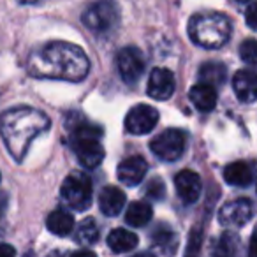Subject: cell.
Segmentation results:
<instances>
[{
  "instance_id": "9c48e42d",
  "label": "cell",
  "mask_w": 257,
  "mask_h": 257,
  "mask_svg": "<svg viewBox=\"0 0 257 257\" xmlns=\"http://www.w3.org/2000/svg\"><path fill=\"white\" fill-rule=\"evenodd\" d=\"M145 57L138 48L134 46H125L118 51L116 55V67L118 72H120L121 79L128 85L136 83L138 79L143 76L145 72Z\"/></svg>"
},
{
  "instance_id": "277c9868",
  "label": "cell",
  "mask_w": 257,
  "mask_h": 257,
  "mask_svg": "<svg viewBox=\"0 0 257 257\" xmlns=\"http://www.w3.org/2000/svg\"><path fill=\"white\" fill-rule=\"evenodd\" d=\"M232 32L231 22L220 13H201L190 18L189 36L194 44L206 50H218L229 41Z\"/></svg>"
},
{
  "instance_id": "5b68a950",
  "label": "cell",
  "mask_w": 257,
  "mask_h": 257,
  "mask_svg": "<svg viewBox=\"0 0 257 257\" xmlns=\"http://www.w3.org/2000/svg\"><path fill=\"white\" fill-rule=\"evenodd\" d=\"M60 197L65 206L74 211H85L92 203V180L81 171H74L64 180Z\"/></svg>"
},
{
  "instance_id": "9a60e30c",
  "label": "cell",
  "mask_w": 257,
  "mask_h": 257,
  "mask_svg": "<svg viewBox=\"0 0 257 257\" xmlns=\"http://www.w3.org/2000/svg\"><path fill=\"white\" fill-rule=\"evenodd\" d=\"M232 88H234V93L238 97V100L245 104H252L255 100L257 95V85H255V74L253 71H248V69H243V71H238L232 78Z\"/></svg>"
},
{
  "instance_id": "f1b7e54d",
  "label": "cell",
  "mask_w": 257,
  "mask_h": 257,
  "mask_svg": "<svg viewBox=\"0 0 257 257\" xmlns=\"http://www.w3.org/2000/svg\"><path fill=\"white\" fill-rule=\"evenodd\" d=\"M71 257H97V253L92 252V250H78Z\"/></svg>"
},
{
  "instance_id": "ac0fdd59",
  "label": "cell",
  "mask_w": 257,
  "mask_h": 257,
  "mask_svg": "<svg viewBox=\"0 0 257 257\" xmlns=\"http://www.w3.org/2000/svg\"><path fill=\"white\" fill-rule=\"evenodd\" d=\"M224 180L232 187H248L253 182V169L248 162H232L224 169Z\"/></svg>"
},
{
  "instance_id": "30bf717a",
  "label": "cell",
  "mask_w": 257,
  "mask_h": 257,
  "mask_svg": "<svg viewBox=\"0 0 257 257\" xmlns=\"http://www.w3.org/2000/svg\"><path fill=\"white\" fill-rule=\"evenodd\" d=\"M253 206L250 199H234L225 203L218 211V222L224 227H241L252 218Z\"/></svg>"
},
{
  "instance_id": "83f0119b",
  "label": "cell",
  "mask_w": 257,
  "mask_h": 257,
  "mask_svg": "<svg viewBox=\"0 0 257 257\" xmlns=\"http://www.w3.org/2000/svg\"><path fill=\"white\" fill-rule=\"evenodd\" d=\"M0 257H16V250L8 243H0Z\"/></svg>"
},
{
  "instance_id": "4316f807",
  "label": "cell",
  "mask_w": 257,
  "mask_h": 257,
  "mask_svg": "<svg viewBox=\"0 0 257 257\" xmlns=\"http://www.w3.org/2000/svg\"><path fill=\"white\" fill-rule=\"evenodd\" d=\"M246 25L252 30L257 29V22H255V4L253 0H250V6L246 8Z\"/></svg>"
},
{
  "instance_id": "484cf974",
  "label": "cell",
  "mask_w": 257,
  "mask_h": 257,
  "mask_svg": "<svg viewBox=\"0 0 257 257\" xmlns=\"http://www.w3.org/2000/svg\"><path fill=\"white\" fill-rule=\"evenodd\" d=\"M147 194L148 197L152 199L159 201V199H164L166 197V185L161 178H152L150 182L147 183Z\"/></svg>"
},
{
  "instance_id": "7c38bea8",
  "label": "cell",
  "mask_w": 257,
  "mask_h": 257,
  "mask_svg": "<svg viewBox=\"0 0 257 257\" xmlns=\"http://www.w3.org/2000/svg\"><path fill=\"white\" fill-rule=\"evenodd\" d=\"M148 171V164L141 155H133V157H127L125 161H121L118 164L116 175L123 185L127 187H136L143 182L145 175Z\"/></svg>"
},
{
  "instance_id": "d6a6232c",
  "label": "cell",
  "mask_w": 257,
  "mask_h": 257,
  "mask_svg": "<svg viewBox=\"0 0 257 257\" xmlns=\"http://www.w3.org/2000/svg\"><path fill=\"white\" fill-rule=\"evenodd\" d=\"M236 2H239V4H246V2H250V0H236Z\"/></svg>"
},
{
  "instance_id": "3957f363",
  "label": "cell",
  "mask_w": 257,
  "mask_h": 257,
  "mask_svg": "<svg viewBox=\"0 0 257 257\" xmlns=\"http://www.w3.org/2000/svg\"><path fill=\"white\" fill-rule=\"evenodd\" d=\"M76 120L74 116L67 120L71 147L83 168L95 169L104 159V148L100 145L102 128L92 121H86L79 113H76Z\"/></svg>"
},
{
  "instance_id": "8fae6325",
  "label": "cell",
  "mask_w": 257,
  "mask_h": 257,
  "mask_svg": "<svg viewBox=\"0 0 257 257\" xmlns=\"http://www.w3.org/2000/svg\"><path fill=\"white\" fill-rule=\"evenodd\" d=\"M176 90V79L169 69L155 67L148 78L147 92L155 100H168Z\"/></svg>"
},
{
  "instance_id": "603a6c76",
  "label": "cell",
  "mask_w": 257,
  "mask_h": 257,
  "mask_svg": "<svg viewBox=\"0 0 257 257\" xmlns=\"http://www.w3.org/2000/svg\"><path fill=\"white\" fill-rule=\"evenodd\" d=\"M99 239V225L92 217L85 218L79 222L78 229H76V241L81 245H92Z\"/></svg>"
},
{
  "instance_id": "7a4b0ae2",
  "label": "cell",
  "mask_w": 257,
  "mask_h": 257,
  "mask_svg": "<svg viewBox=\"0 0 257 257\" xmlns=\"http://www.w3.org/2000/svg\"><path fill=\"white\" fill-rule=\"evenodd\" d=\"M51 121L43 111L18 106L0 114V136L16 162H22L32 141L50 128Z\"/></svg>"
},
{
  "instance_id": "1f68e13d",
  "label": "cell",
  "mask_w": 257,
  "mask_h": 257,
  "mask_svg": "<svg viewBox=\"0 0 257 257\" xmlns=\"http://www.w3.org/2000/svg\"><path fill=\"white\" fill-rule=\"evenodd\" d=\"M134 257H155V255H154V253H148L147 252V253H138V255H134Z\"/></svg>"
},
{
  "instance_id": "ffe728a7",
  "label": "cell",
  "mask_w": 257,
  "mask_h": 257,
  "mask_svg": "<svg viewBox=\"0 0 257 257\" xmlns=\"http://www.w3.org/2000/svg\"><path fill=\"white\" fill-rule=\"evenodd\" d=\"M154 217V208L150 206L145 201H134L131 203V206L127 208V213H125V222H127L131 227H143Z\"/></svg>"
},
{
  "instance_id": "8992f818",
  "label": "cell",
  "mask_w": 257,
  "mask_h": 257,
  "mask_svg": "<svg viewBox=\"0 0 257 257\" xmlns=\"http://www.w3.org/2000/svg\"><path fill=\"white\" fill-rule=\"evenodd\" d=\"M118 20H120V13L113 0H97L86 8V11L81 16L83 25L99 36L109 34L111 30L116 29Z\"/></svg>"
},
{
  "instance_id": "d6986e66",
  "label": "cell",
  "mask_w": 257,
  "mask_h": 257,
  "mask_svg": "<svg viewBox=\"0 0 257 257\" xmlns=\"http://www.w3.org/2000/svg\"><path fill=\"white\" fill-rule=\"evenodd\" d=\"M138 236L133 231H127V229H113V231L107 234V246L113 250L114 253H125L131 252L133 248H136L138 245Z\"/></svg>"
},
{
  "instance_id": "2e32d148",
  "label": "cell",
  "mask_w": 257,
  "mask_h": 257,
  "mask_svg": "<svg viewBox=\"0 0 257 257\" xmlns=\"http://www.w3.org/2000/svg\"><path fill=\"white\" fill-rule=\"evenodd\" d=\"M190 102L196 106V109L203 111V113H210L217 106V90L215 86L208 85V83H199V85H194L189 92Z\"/></svg>"
},
{
  "instance_id": "7402d4cb",
  "label": "cell",
  "mask_w": 257,
  "mask_h": 257,
  "mask_svg": "<svg viewBox=\"0 0 257 257\" xmlns=\"http://www.w3.org/2000/svg\"><path fill=\"white\" fill-rule=\"evenodd\" d=\"M201 83H208L211 86H218L227 79V69L220 62H206L199 69Z\"/></svg>"
},
{
  "instance_id": "6da1fadb",
  "label": "cell",
  "mask_w": 257,
  "mask_h": 257,
  "mask_svg": "<svg viewBox=\"0 0 257 257\" xmlns=\"http://www.w3.org/2000/svg\"><path fill=\"white\" fill-rule=\"evenodd\" d=\"M27 69L34 78L78 83L88 76L90 60L76 44L53 41L30 55Z\"/></svg>"
},
{
  "instance_id": "d4e9b609",
  "label": "cell",
  "mask_w": 257,
  "mask_h": 257,
  "mask_svg": "<svg viewBox=\"0 0 257 257\" xmlns=\"http://www.w3.org/2000/svg\"><path fill=\"white\" fill-rule=\"evenodd\" d=\"M239 57H241L243 62L246 64L253 65L257 60V46H255V41L253 39H246L245 43L239 46Z\"/></svg>"
},
{
  "instance_id": "44dd1931",
  "label": "cell",
  "mask_w": 257,
  "mask_h": 257,
  "mask_svg": "<svg viewBox=\"0 0 257 257\" xmlns=\"http://www.w3.org/2000/svg\"><path fill=\"white\" fill-rule=\"evenodd\" d=\"M46 227L53 232L55 236H67L74 229V217L64 210H55L48 215Z\"/></svg>"
},
{
  "instance_id": "ba28073f",
  "label": "cell",
  "mask_w": 257,
  "mask_h": 257,
  "mask_svg": "<svg viewBox=\"0 0 257 257\" xmlns=\"http://www.w3.org/2000/svg\"><path fill=\"white\" fill-rule=\"evenodd\" d=\"M159 123V111L148 104H138L125 116V131L134 136L152 133Z\"/></svg>"
},
{
  "instance_id": "f546056e",
  "label": "cell",
  "mask_w": 257,
  "mask_h": 257,
  "mask_svg": "<svg viewBox=\"0 0 257 257\" xmlns=\"http://www.w3.org/2000/svg\"><path fill=\"white\" fill-rule=\"evenodd\" d=\"M20 4H23V6H32V4H37L39 0H18Z\"/></svg>"
},
{
  "instance_id": "4fadbf2b",
  "label": "cell",
  "mask_w": 257,
  "mask_h": 257,
  "mask_svg": "<svg viewBox=\"0 0 257 257\" xmlns=\"http://www.w3.org/2000/svg\"><path fill=\"white\" fill-rule=\"evenodd\" d=\"M175 185L176 194L185 204H194L201 197L203 183H201L199 175L190 171V169H183L175 176Z\"/></svg>"
},
{
  "instance_id": "cb8c5ba5",
  "label": "cell",
  "mask_w": 257,
  "mask_h": 257,
  "mask_svg": "<svg viewBox=\"0 0 257 257\" xmlns=\"http://www.w3.org/2000/svg\"><path fill=\"white\" fill-rule=\"evenodd\" d=\"M201 245H203V231H199L197 227H194L192 231H190V236H189V245H187L185 257H199Z\"/></svg>"
},
{
  "instance_id": "52a82bcc",
  "label": "cell",
  "mask_w": 257,
  "mask_h": 257,
  "mask_svg": "<svg viewBox=\"0 0 257 257\" xmlns=\"http://www.w3.org/2000/svg\"><path fill=\"white\" fill-rule=\"evenodd\" d=\"M185 134L178 128H168L159 136H155L150 143V150L155 157L164 162H175L185 152Z\"/></svg>"
},
{
  "instance_id": "4dcf8cb0",
  "label": "cell",
  "mask_w": 257,
  "mask_h": 257,
  "mask_svg": "<svg viewBox=\"0 0 257 257\" xmlns=\"http://www.w3.org/2000/svg\"><path fill=\"white\" fill-rule=\"evenodd\" d=\"M4 211H6V203H4V199H0V220L4 217Z\"/></svg>"
},
{
  "instance_id": "e0dca14e",
  "label": "cell",
  "mask_w": 257,
  "mask_h": 257,
  "mask_svg": "<svg viewBox=\"0 0 257 257\" xmlns=\"http://www.w3.org/2000/svg\"><path fill=\"white\" fill-rule=\"evenodd\" d=\"M152 243L166 257H173L176 253V248H178V234L168 224H159L152 232Z\"/></svg>"
},
{
  "instance_id": "5bb4252c",
  "label": "cell",
  "mask_w": 257,
  "mask_h": 257,
  "mask_svg": "<svg viewBox=\"0 0 257 257\" xmlns=\"http://www.w3.org/2000/svg\"><path fill=\"white\" fill-rule=\"evenodd\" d=\"M125 203H127V197L125 192L113 185H107L100 190L99 196V208L106 217H116L121 210H123Z\"/></svg>"
}]
</instances>
